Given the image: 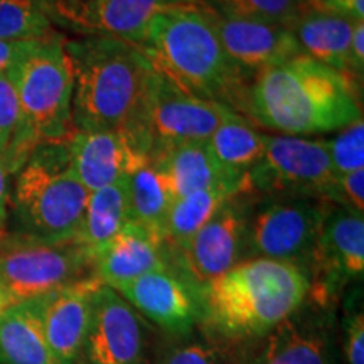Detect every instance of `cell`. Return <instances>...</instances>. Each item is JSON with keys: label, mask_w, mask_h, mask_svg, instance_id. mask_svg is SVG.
Returning a JSON list of instances; mask_svg holds the SVG:
<instances>
[{"label": "cell", "mask_w": 364, "mask_h": 364, "mask_svg": "<svg viewBox=\"0 0 364 364\" xmlns=\"http://www.w3.org/2000/svg\"><path fill=\"white\" fill-rule=\"evenodd\" d=\"M364 273V218L351 208L329 203L316 250L306 270L312 306L329 311L349 280Z\"/></svg>", "instance_id": "10"}, {"label": "cell", "mask_w": 364, "mask_h": 364, "mask_svg": "<svg viewBox=\"0 0 364 364\" xmlns=\"http://www.w3.org/2000/svg\"><path fill=\"white\" fill-rule=\"evenodd\" d=\"M21 107V130L11 172L24 166L39 144L66 142L73 127V68L65 41L43 39L11 71Z\"/></svg>", "instance_id": "6"}, {"label": "cell", "mask_w": 364, "mask_h": 364, "mask_svg": "<svg viewBox=\"0 0 364 364\" xmlns=\"http://www.w3.org/2000/svg\"><path fill=\"white\" fill-rule=\"evenodd\" d=\"M203 6L215 26L228 58L250 80L267 68L302 54V49L289 27L238 16L216 4L203 2Z\"/></svg>", "instance_id": "14"}, {"label": "cell", "mask_w": 364, "mask_h": 364, "mask_svg": "<svg viewBox=\"0 0 364 364\" xmlns=\"http://www.w3.org/2000/svg\"><path fill=\"white\" fill-rule=\"evenodd\" d=\"M181 2H203V0H181Z\"/></svg>", "instance_id": "40"}, {"label": "cell", "mask_w": 364, "mask_h": 364, "mask_svg": "<svg viewBox=\"0 0 364 364\" xmlns=\"http://www.w3.org/2000/svg\"><path fill=\"white\" fill-rule=\"evenodd\" d=\"M130 223L129 177L91 191L86 201L78 243L93 257Z\"/></svg>", "instance_id": "26"}, {"label": "cell", "mask_w": 364, "mask_h": 364, "mask_svg": "<svg viewBox=\"0 0 364 364\" xmlns=\"http://www.w3.org/2000/svg\"><path fill=\"white\" fill-rule=\"evenodd\" d=\"M215 4L228 12L267 21L290 29L302 12L306 0H216Z\"/></svg>", "instance_id": "29"}, {"label": "cell", "mask_w": 364, "mask_h": 364, "mask_svg": "<svg viewBox=\"0 0 364 364\" xmlns=\"http://www.w3.org/2000/svg\"><path fill=\"white\" fill-rule=\"evenodd\" d=\"M245 117L284 135L343 130L363 118L356 76L297 54L253 76Z\"/></svg>", "instance_id": "2"}, {"label": "cell", "mask_w": 364, "mask_h": 364, "mask_svg": "<svg viewBox=\"0 0 364 364\" xmlns=\"http://www.w3.org/2000/svg\"><path fill=\"white\" fill-rule=\"evenodd\" d=\"M338 174L327 140L268 135L262 161L247 174L248 188L267 198H317L332 203Z\"/></svg>", "instance_id": "9"}, {"label": "cell", "mask_w": 364, "mask_h": 364, "mask_svg": "<svg viewBox=\"0 0 364 364\" xmlns=\"http://www.w3.org/2000/svg\"><path fill=\"white\" fill-rule=\"evenodd\" d=\"M356 22L314 7L306 0L290 31L309 58L336 71L356 76L351 65V36Z\"/></svg>", "instance_id": "21"}, {"label": "cell", "mask_w": 364, "mask_h": 364, "mask_svg": "<svg viewBox=\"0 0 364 364\" xmlns=\"http://www.w3.org/2000/svg\"><path fill=\"white\" fill-rule=\"evenodd\" d=\"M164 349L156 363L150 364H225L221 354L206 339L193 338V332Z\"/></svg>", "instance_id": "32"}, {"label": "cell", "mask_w": 364, "mask_h": 364, "mask_svg": "<svg viewBox=\"0 0 364 364\" xmlns=\"http://www.w3.org/2000/svg\"><path fill=\"white\" fill-rule=\"evenodd\" d=\"M102 285L88 277L43 297V327L58 364H78L90 326L91 299Z\"/></svg>", "instance_id": "19"}, {"label": "cell", "mask_w": 364, "mask_h": 364, "mask_svg": "<svg viewBox=\"0 0 364 364\" xmlns=\"http://www.w3.org/2000/svg\"><path fill=\"white\" fill-rule=\"evenodd\" d=\"M21 130V107L11 73H0V162L11 172Z\"/></svg>", "instance_id": "30"}, {"label": "cell", "mask_w": 364, "mask_h": 364, "mask_svg": "<svg viewBox=\"0 0 364 364\" xmlns=\"http://www.w3.org/2000/svg\"><path fill=\"white\" fill-rule=\"evenodd\" d=\"M166 268L169 265L161 241L134 223H127L110 243L93 255V275L113 290Z\"/></svg>", "instance_id": "20"}, {"label": "cell", "mask_w": 364, "mask_h": 364, "mask_svg": "<svg viewBox=\"0 0 364 364\" xmlns=\"http://www.w3.org/2000/svg\"><path fill=\"white\" fill-rule=\"evenodd\" d=\"M88 196L73 171L68 140L39 144L17 171L9 198L16 235L46 243H78Z\"/></svg>", "instance_id": "5"}, {"label": "cell", "mask_w": 364, "mask_h": 364, "mask_svg": "<svg viewBox=\"0 0 364 364\" xmlns=\"http://www.w3.org/2000/svg\"><path fill=\"white\" fill-rule=\"evenodd\" d=\"M248 196L252 194L245 193L230 199L186 243L184 248L176 252L181 267L177 273L196 287L198 292L243 260L245 231L250 211L245 199Z\"/></svg>", "instance_id": "13"}, {"label": "cell", "mask_w": 364, "mask_h": 364, "mask_svg": "<svg viewBox=\"0 0 364 364\" xmlns=\"http://www.w3.org/2000/svg\"><path fill=\"white\" fill-rule=\"evenodd\" d=\"M176 193L162 166L152 157L129 176L130 223L144 228L162 243V231Z\"/></svg>", "instance_id": "25"}, {"label": "cell", "mask_w": 364, "mask_h": 364, "mask_svg": "<svg viewBox=\"0 0 364 364\" xmlns=\"http://www.w3.org/2000/svg\"><path fill=\"white\" fill-rule=\"evenodd\" d=\"M268 135L250 125L245 117H235L216 129L208 140L213 156L233 174L247 176L262 161Z\"/></svg>", "instance_id": "27"}, {"label": "cell", "mask_w": 364, "mask_h": 364, "mask_svg": "<svg viewBox=\"0 0 364 364\" xmlns=\"http://www.w3.org/2000/svg\"><path fill=\"white\" fill-rule=\"evenodd\" d=\"M117 292L144 318L174 338H184L199 324L198 289L172 268L150 272Z\"/></svg>", "instance_id": "16"}, {"label": "cell", "mask_w": 364, "mask_h": 364, "mask_svg": "<svg viewBox=\"0 0 364 364\" xmlns=\"http://www.w3.org/2000/svg\"><path fill=\"white\" fill-rule=\"evenodd\" d=\"M253 364H338L334 332L327 311L302 307L265 336Z\"/></svg>", "instance_id": "18"}, {"label": "cell", "mask_w": 364, "mask_h": 364, "mask_svg": "<svg viewBox=\"0 0 364 364\" xmlns=\"http://www.w3.org/2000/svg\"><path fill=\"white\" fill-rule=\"evenodd\" d=\"M145 318L112 287L100 285L91 299L90 326L78 364H150Z\"/></svg>", "instance_id": "11"}, {"label": "cell", "mask_w": 364, "mask_h": 364, "mask_svg": "<svg viewBox=\"0 0 364 364\" xmlns=\"http://www.w3.org/2000/svg\"><path fill=\"white\" fill-rule=\"evenodd\" d=\"M2 236H4V235H2Z\"/></svg>", "instance_id": "41"}, {"label": "cell", "mask_w": 364, "mask_h": 364, "mask_svg": "<svg viewBox=\"0 0 364 364\" xmlns=\"http://www.w3.org/2000/svg\"><path fill=\"white\" fill-rule=\"evenodd\" d=\"M150 157L162 166L174 188L176 198L220 184L243 182L247 176L230 172L216 161L208 142H184L154 149Z\"/></svg>", "instance_id": "22"}, {"label": "cell", "mask_w": 364, "mask_h": 364, "mask_svg": "<svg viewBox=\"0 0 364 364\" xmlns=\"http://www.w3.org/2000/svg\"><path fill=\"white\" fill-rule=\"evenodd\" d=\"M38 43L39 41H0V73L11 71Z\"/></svg>", "instance_id": "35"}, {"label": "cell", "mask_w": 364, "mask_h": 364, "mask_svg": "<svg viewBox=\"0 0 364 364\" xmlns=\"http://www.w3.org/2000/svg\"><path fill=\"white\" fill-rule=\"evenodd\" d=\"M9 306H7V304L6 302H4V299L2 297H0V314H2L4 311H6V309H7Z\"/></svg>", "instance_id": "39"}, {"label": "cell", "mask_w": 364, "mask_h": 364, "mask_svg": "<svg viewBox=\"0 0 364 364\" xmlns=\"http://www.w3.org/2000/svg\"><path fill=\"white\" fill-rule=\"evenodd\" d=\"M331 201L317 198H272L250 209L243 260L267 258L307 270Z\"/></svg>", "instance_id": "8"}, {"label": "cell", "mask_w": 364, "mask_h": 364, "mask_svg": "<svg viewBox=\"0 0 364 364\" xmlns=\"http://www.w3.org/2000/svg\"><path fill=\"white\" fill-rule=\"evenodd\" d=\"M351 65L354 75H361L364 68V22L358 21L351 36Z\"/></svg>", "instance_id": "37"}, {"label": "cell", "mask_w": 364, "mask_h": 364, "mask_svg": "<svg viewBox=\"0 0 364 364\" xmlns=\"http://www.w3.org/2000/svg\"><path fill=\"white\" fill-rule=\"evenodd\" d=\"M68 150L73 171L90 193L132 176L150 159L118 132L75 130Z\"/></svg>", "instance_id": "17"}, {"label": "cell", "mask_w": 364, "mask_h": 364, "mask_svg": "<svg viewBox=\"0 0 364 364\" xmlns=\"http://www.w3.org/2000/svg\"><path fill=\"white\" fill-rule=\"evenodd\" d=\"M307 4L353 21H363L364 16V0H307Z\"/></svg>", "instance_id": "36"}, {"label": "cell", "mask_w": 364, "mask_h": 364, "mask_svg": "<svg viewBox=\"0 0 364 364\" xmlns=\"http://www.w3.org/2000/svg\"><path fill=\"white\" fill-rule=\"evenodd\" d=\"M0 364H58L43 327V297L0 314Z\"/></svg>", "instance_id": "23"}, {"label": "cell", "mask_w": 364, "mask_h": 364, "mask_svg": "<svg viewBox=\"0 0 364 364\" xmlns=\"http://www.w3.org/2000/svg\"><path fill=\"white\" fill-rule=\"evenodd\" d=\"M9 184H7V171L0 162V236L6 235V223H7V209H9Z\"/></svg>", "instance_id": "38"}, {"label": "cell", "mask_w": 364, "mask_h": 364, "mask_svg": "<svg viewBox=\"0 0 364 364\" xmlns=\"http://www.w3.org/2000/svg\"><path fill=\"white\" fill-rule=\"evenodd\" d=\"M136 48L154 70L181 90L226 105L233 112L238 108L245 117L252 80L228 58L203 2H176L164 7L149 22Z\"/></svg>", "instance_id": "3"}, {"label": "cell", "mask_w": 364, "mask_h": 364, "mask_svg": "<svg viewBox=\"0 0 364 364\" xmlns=\"http://www.w3.org/2000/svg\"><path fill=\"white\" fill-rule=\"evenodd\" d=\"M344 356L348 364H364V317L358 307L344 321Z\"/></svg>", "instance_id": "34"}, {"label": "cell", "mask_w": 364, "mask_h": 364, "mask_svg": "<svg viewBox=\"0 0 364 364\" xmlns=\"http://www.w3.org/2000/svg\"><path fill=\"white\" fill-rule=\"evenodd\" d=\"M73 68V127L118 132L150 156L149 100L156 70L134 44L113 38L68 41Z\"/></svg>", "instance_id": "1"}, {"label": "cell", "mask_w": 364, "mask_h": 364, "mask_svg": "<svg viewBox=\"0 0 364 364\" xmlns=\"http://www.w3.org/2000/svg\"><path fill=\"white\" fill-rule=\"evenodd\" d=\"M235 117L241 115L226 105L194 97L156 71L149 100L152 150L184 142H208L218 127Z\"/></svg>", "instance_id": "12"}, {"label": "cell", "mask_w": 364, "mask_h": 364, "mask_svg": "<svg viewBox=\"0 0 364 364\" xmlns=\"http://www.w3.org/2000/svg\"><path fill=\"white\" fill-rule=\"evenodd\" d=\"M252 194L248 181L235 184H220L181 196L172 203L162 231L164 250L179 252L230 199L240 194Z\"/></svg>", "instance_id": "24"}, {"label": "cell", "mask_w": 364, "mask_h": 364, "mask_svg": "<svg viewBox=\"0 0 364 364\" xmlns=\"http://www.w3.org/2000/svg\"><path fill=\"white\" fill-rule=\"evenodd\" d=\"M336 174L364 169V122L363 118L348 125L327 142Z\"/></svg>", "instance_id": "31"}, {"label": "cell", "mask_w": 364, "mask_h": 364, "mask_svg": "<svg viewBox=\"0 0 364 364\" xmlns=\"http://www.w3.org/2000/svg\"><path fill=\"white\" fill-rule=\"evenodd\" d=\"M88 277H93V257L76 241L46 243L16 233L0 236V297L9 307Z\"/></svg>", "instance_id": "7"}, {"label": "cell", "mask_w": 364, "mask_h": 364, "mask_svg": "<svg viewBox=\"0 0 364 364\" xmlns=\"http://www.w3.org/2000/svg\"><path fill=\"white\" fill-rule=\"evenodd\" d=\"M307 295L302 268L247 258L199 289V324L233 343L260 339L297 312Z\"/></svg>", "instance_id": "4"}, {"label": "cell", "mask_w": 364, "mask_h": 364, "mask_svg": "<svg viewBox=\"0 0 364 364\" xmlns=\"http://www.w3.org/2000/svg\"><path fill=\"white\" fill-rule=\"evenodd\" d=\"M332 203L364 213V169L338 176Z\"/></svg>", "instance_id": "33"}, {"label": "cell", "mask_w": 364, "mask_h": 364, "mask_svg": "<svg viewBox=\"0 0 364 364\" xmlns=\"http://www.w3.org/2000/svg\"><path fill=\"white\" fill-rule=\"evenodd\" d=\"M49 19L88 38H113L136 46L157 12L181 0H41Z\"/></svg>", "instance_id": "15"}, {"label": "cell", "mask_w": 364, "mask_h": 364, "mask_svg": "<svg viewBox=\"0 0 364 364\" xmlns=\"http://www.w3.org/2000/svg\"><path fill=\"white\" fill-rule=\"evenodd\" d=\"M51 19L41 0H0V41L53 38Z\"/></svg>", "instance_id": "28"}]
</instances>
